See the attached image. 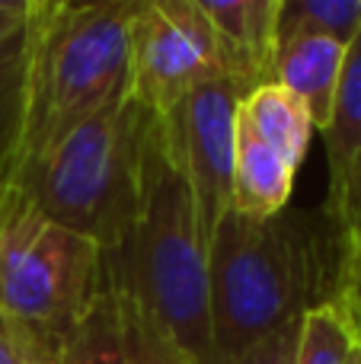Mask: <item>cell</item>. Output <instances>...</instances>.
<instances>
[{"label": "cell", "instance_id": "cell-1", "mask_svg": "<svg viewBox=\"0 0 361 364\" xmlns=\"http://www.w3.org/2000/svg\"><path fill=\"white\" fill-rule=\"evenodd\" d=\"M345 240L326 208L240 214L230 208L208 240V314L215 364L333 304Z\"/></svg>", "mask_w": 361, "mask_h": 364}, {"label": "cell", "instance_id": "cell-2", "mask_svg": "<svg viewBox=\"0 0 361 364\" xmlns=\"http://www.w3.org/2000/svg\"><path fill=\"white\" fill-rule=\"evenodd\" d=\"M106 265L141 320L160 329L192 364H215L208 250L166 115L144 112L131 230Z\"/></svg>", "mask_w": 361, "mask_h": 364}, {"label": "cell", "instance_id": "cell-3", "mask_svg": "<svg viewBox=\"0 0 361 364\" xmlns=\"http://www.w3.org/2000/svg\"><path fill=\"white\" fill-rule=\"evenodd\" d=\"M102 284L106 256L93 240L0 186V320L38 364L61 361Z\"/></svg>", "mask_w": 361, "mask_h": 364}, {"label": "cell", "instance_id": "cell-4", "mask_svg": "<svg viewBox=\"0 0 361 364\" xmlns=\"http://www.w3.org/2000/svg\"><path fill=\"white\" fill-rule=\"evenodd\" d=\"M144 112L131 90H119L99 112L19 170L10 186L55 224L93 240L102 256L115 259L131 230Z\"/></svg>", "mask_w": 361, "mask_h": 364}, {"label": "cell", "instance_id": "cell-5", "mask_svg": "<svg viewBox=\"0 0 361 364\" xmlns=\"http://www.w3.org/2000/svg\"><path fill=\"white\" fill-rule=\"evenodd\" d=\"M134 6H48L29 70L19 170L128 87V26ZM10 179V182H13Z\"/></svg>", "mask_w": 361, "mask_h": 364}, {"label": "cell", "instance_id": "cell-6", "mask_svg": "<svg viewBox=\"0 0 361 364\" xmlns=\"http://www.w3.org/2000/svg\"><path fill=\"white\" fill-rule=\"evenodd\" d=\"M227 74L224 51L195 0H141L128 26V90L166 115L195 87Z\"/></svg>", "mask_w": 361, "mask_h": 364}, {"label": "cell", "instance_id": "cell-7", "mask_svg": "<svg viewBox=\"0 0 361 364\" xmlns=\"http://www.w3.org/2000/svg\"><path fill=\"white\" fill-rule=\"evenodd\" d=\"M243 90L227 74L195 87L173 112H166L179 164L195 198L198 230L205 250L221 218L230 211V182H234L237 147V106Z\"/></svg>", "mask_w": 361, "mask_h": 364}, {"label": "cell", "instance_id": "cell-8", "mask_svg": "<svg viewBox=\"0 0 361 364\" xmlns=\"http://www.w3.org/2000/svg\"><path fill=\"white\" fill-rule=\"evenodd\" d=\"M343 38L326 32H294L275 42V55L269 64V80L285 87L311 115L313 132H326L336 106V90L345 61Z\"/></svg>", "mask_w": 361, "mask_h": 364}, {"label": "cell", "instance_id": "cell-9", "mask_svg": "<svg viewBox=\"0 0 361 364\" xmlns=\"http://www.w3.org/2000/svg\"><path fill=\"white\" fill-rule=\"evenodd\" d=\"M224 51L227 77L247 90L269 80L275 55L279 0H195Z\"/></svg>", "mask_w": 361, "mask_h": 364}, {"label": "cell", "instance_id": "cell-10", "mask_svg": "<svg viewBox=\"0 0 361 364\" xmlns=\"http://www.w3.org/2000/svg\"><path fill=\"white\" fill-rule=\"evenodd\" d=\"M298 164L279 154L240 119L237 106V147H234V182L230 208L240 214H279L288 208L298 179Z\"/></svg>", "mask_w": 361, "mask_h": 364}, {"label": "cell", "instance_id": "cell-11", "mask_svg": "<svg viewBox=\"0 0 361 364\" xmlns=\"http://www.w3.org/2000/svg\"><path fill=\"white\" fill-rule=\"evenodd\" d=\"M38 23L42 16L16 26H0V186H6L19 166Z\"/></svg>", "mask_w": 361, "mask_h": 364}, {"label": "cell", "instance_id": "cell-12", "mask_svg": "<svg viewBox=\"0 0 361 364\" xmlns=\"http://www.w3.org/2000/svg\"><path fill=\"white\" fill-rule=\"evenodd\" d=\"M58 364H141L128 301L115 284V278L109 275V265L106 284L96 294L93 307L83 316L80 329L68 342Z\"/></svg>", "mask_w": 361, "mask_h": 364}, {"label": "cell", "instance_id": "cell-13", "mask_svg": "<svg viewBox=\"0 0 361 364\" xmlns=\"http://www.w3.org/2000/svg\"><path fill=\"white\" fill-rule=\"evenodd\" d=\"M323 141L330 160V192H336L345 182L361 176V26L345 45L336 106Z\"/></svg>", "mask_w": 361, "mask_h": 364}, {"label": "cell", "instance_id": "cell-14", "mask_svg": "<svg viewBox=\"0 0 361 364\" xmlns=\"http://www.w3.org/2000/svg\"><path fill=\"white\" fill-rule=\"evenodd\" d=\"M240 119L259 134L266 144H272L279 154H285L291 164H304L311 147V115L304 112L298 100L285 87L266 80L259 87L247 90L240 96Z\"/></svg>", "mask_w": 361, "mask_h": 364}, {"label": "cell", "instance_id": "cell-15", "mask_svg": "<svg viewBox=\"0 0 361 364\" xmlns=\"http://www.w3.org/2000/svg\"><path fill=\"white\" fill-rule=\"evenodd\" d=\"M361 26V0H281L275 42L294 32H326L349 42Z\"/></svg>", "mask_w": 361, "mask_h": 364}, {"label": "cell", "instance_id": "cell-16", "mask_svg": "<svg viewBox=\"0 0 361 364\" xmlns=\"http://www.w3.org/2000/svg\"><path fill=\"white\" fill-rule=\"evenodd\" d=\"M352 348L355 346H352L349 333H345L339 314L333 310V304L301 316L294 364H345Z\"/></svg>", "mask_w": 361, "mask_h": 364}, {"label": "cell", "instance_id": "cell-17", "mask_svg": "<svg viewBox=\"0 0 361 364\" xmlns=\"http://www.w3.org/2000/svg\"><path fill=\"white\" fill-rule=\"evenodd\" d=\"M333 310L343 320L352 346L361 348V246L345 243L343 269H339L336 294H333Z\"/></svg>", "mask_w": 361, "mask_h": 364}, {"label": "cell", "instance_id": "cell-18", "mask_svg": "<svg viewBox=\"0 0 361 364\" xmlns=\"http://www.w3.org/2000/svg\"><path fill=\"white\" fill-rule=\"evenodd\" d=\"M298 329L301 320L288 323V326L269 333L266 339L253 342L249 348H243L237 358L227 364H294V352H298Z\"/></svg>", "mask_w": 361, "mask_h": 364}, {"label": "cell", "instance_id": "cell-19", "mask_svg": "<svg viewBox=\"0 0 361 364\" xmlns=\"http://www.w3.org/2000/svg\"><path fill=\"white\" fill-rule=\"evenodd\" d=\"M323 208L330 211V218L336 220V227H339L345 243L361 246V176L326 195Z\"/></svg>", "mask_w": 361, "mask_h": 364}, {"label": "cell", "instance_id": "cell-20", "mask_svg": "<svg viewBox=\"0 0 361 364\" xmlns=\"http://www.w3.org/2000/svg\"><path fill=\"white\" fill-rule=\"evenodd\" d=\"M125 301H128V297H125ZM128 314H131L134 346H138L141 364H192L183 352H179L176 346H173L170 339H166L163 333H160V329H153L151 323L141 320V316L131 310V304H128Z\"/></svg>", "mask_w": 361, "mask_h": 364}, {"label": "cell", "instance_id": "cell-21", "mask_svg": "<svg viewBox=\"0 0 361 364\" xmlns=\"http://www.w3.org/2000/svg\"><path fill=\"white\" fill-rule=\"evenodd\" d=\"M45 13V0H0V26H16Z\"/></svg>", "mask_w": 361, "mask_h": 364}, {"label": "cell", "instance_id": "cell-22", "mask_svg": "<svg viewBox=\"0 0 361 364\" xmlns=\"http://www.w3.org/2000/svg\"><path fill=\"white\" fill-rule=\"evenodd\" d=\"M0 364H38L23 348V342L10 333V326H6L4 320H0Z\"/></svg>", "mask_w": 361, "mask_h": 364}, {"label": "cell", "instance_id": "cell-23", "mask_svg": "<svg viewBox=\"0 0 361 364\" xmlns=\"http://www.w3.org/2000/svg\"><path fill=\"white\" fill-rule=\"evenodd\" d=\"M93 4H115V6H138L141 0H45V10L48 6H93Z\"/></svg>", "mask_w": 361, "mask_h": 364}, {"label": "cell", "instance_id": "cell-24", "mask_svg": "<svg viewBox=\"0 0 361 364\" xmlns=\"http://www.w3.org/2000/svg\"><path fill=\"white\" fill-rule=\"evenodd\" d=\"M345 364H361V348H352V355H349V361Z\"/></svg>", "mask_w": 361, "mask_h": 364}, {"label": "cell", "instance_id": "cell-25", "mask_svg": "<svg viewBox=\"0 0 361 364\" xmlns=\"http://www.w3.org/2000/svg\"><path fill=\"white\" fill-rule=\"evenodd\" d=\"M279 4H281V0H279Z\"/></svg>", "mask_w": 361, "mask_h": 364}]
</instances>
